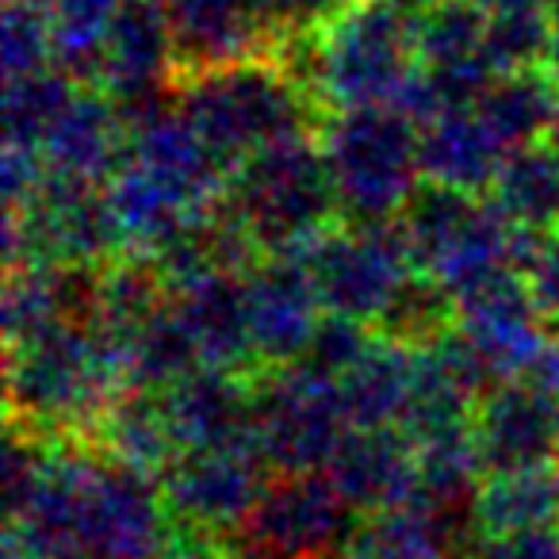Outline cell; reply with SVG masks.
Masks as SVG:
<instances>
[{"label":"cell","mask_w":559,"mask_h":559,"mask_svg":"<svg viewBox=\"0 0 559 559\" xmlns=\"http://www.w3.org/2000/svg\"><path fill=\"white\" fill-rule=\"evenodd\" d=\"M326 479L360 513H383L414 498L418 460L399 426H353L326 464Z\"/></svg>","instance_id":"obj_20"},{"label":"cell","mask_w":559,"mask_h":559,"mask_svg":"<svg viewBox=\"0 0 559 559\" xmlns=\"http://www.w3.org/2000/svg\"><path fill=\"white\" fill-rule=\"evenodd\" d=\"M127 162L165 185L192 207H215L230 180V165L203 142V134L185 119L177 104L131 123Z\"/></svg>","instance_id":"obj_17"},{"label":"cell","mask_w":559,"mask_h":559,"mask_svg":"<svg viewBox=\"0 0 559 559\" xmlns=\"http://www.w3.org/2000/svg\"><path fill=\"white\" fill-rule=\"evenodd\" d=\"M269 460L253 441L215 444L180 452L162 472V490L177 525L215 536L223 528L246 525L269 487Z\"/></svg>","instance_id":"obj_14"},{"label":"cell","mask_w":559,"mask_h":559,"mask_svg":"<svg viewBox=\"0 0 559 559\" xmlns=\"http://www.w3.org/2000/svg\"><path fill=\"white\" fill-rule=\"evenodd\" d=\"M525 276H528V288H533L536 307H540L544 322H548V330L559 334V226L536 238Z\"/></svg>","instance_id":"obj_35"},{"label":"cell","mask_w":559,"mask_h":559,"mask_svg":"<svg viewBox=\"0 0 559 559\" xmlns=\"http://www.w3.org/2000/svg\"><path fill=\"white\" fill-rule=\"evenodd\" d=\"M353 4H360V0H269V16L280 43H284L288 35L319 32L322 24L349 12Z\"/></svg>","instance_id":"obj_36"},{"label":"cell","mask_w":559,"mask_h":559,"mask_svg":"<svg viewBox=\"0 0 559 559\" xmlns=\"http://www.w3.org/2000/svg\"><path fill=\"white\" fill-rule=\"evenodd\" d=\"M200 353L188 334L185 319L177 314L173 299H165L162 311L139 330V337L131 342L123 360V380L134 391H165L177 380H185L188 372H195Z\"/></svg>","instance_id":"obj_29"},{"label":"cell","mask_w":559,"mask_h":559,"mask_svg":"<svg viewBox=\"0 0 559 559\" xmlns=\"http://www.w3.org/2000/svg\"><path fill=\"white\" fill-rule=\"evenodd\" d=\"M119 4L123 0H47L50 27H55L58 70L73 73L85 85H96L104 43H108Z\"/></svg>","instance_id":"obj_31"},{"label":"cell","mask_w":559,"mask_h":559,"mask_svg":"<svg viewBox=\"0 0 559 559\" xmlns=\"http://www.w3.org/2000/svg\"><path fill=\"white\" fill-rule=\"evenodd\" d=\"M177 27L185 70L234 62V58L276 50L269 0H165Z\"/></svg>","instance_id":"obj_22"},{"label":"cell","mask_w":559,"mask_h":559,"mask_svg":"<svg viewBox=\"0 0 559 559\" xmlns=\"http://www.w3.org/2000/svg\"><path fill=\"white\" fill-rule=\"evenodd\" d=\"M395 223L418 272L449 296L498 269H528L536 249V234L513 226L490 195L429 180H421Z\"/></svg>","instance_id":"obj_7"},{"label":"cell","mask_w":559,"mask_h":559,"mask_svg":"<svg viewBox=\"0 0 559 559\" xmlns=\"http://www.w3.org/2000/svg\"><path fill=\"white\" fill-rule=\"evenodd\" d=\"M472 437L483 472H525L559 464V403L533 380L495 383L479 395L472 414Z\"/></svg>","instance_id":"obj_16"},{"label":"cell","mask_w":559,"mask_h":559,"mask_svg":"<svg viewBox=\"0 0 559 559\" xmlns=\"http://www.w3.org/2000/svg\"><path fill=\"white\" fill-rule=\"evenodd\" d=\"M376 326L357 319H345V314H322L319 330H314L311 345L304 353V365H311L314 372L330 376V380H342L360 357L372 345Z\"/></svg>","instance_id":"obj_34"},{"label":"cell","mask_w":559,"mask_h":559,"mask_svg":"<svg viewBox=\"0 0 559 559\" xmlns=\"http://www.w3.org/2000/svg\"><path fill=\"white\" fill-rule=\"evenodd\" d=\"M173 104L230 169L272 142L314 134L322 123V108L276 50L185 70Z\"/></svg>","instance_id":"obj_2"},{"label":"cell","mask_w":559,"mask_h":559,"mask_svg":"<svg viewBox=\"0 0 559 559\" xmlns=\"http://www.w3.org/2000/svg\"><path fill=\"white\" fill-rule=\"evenodd\" d=\"M0 62H4V78L9 81L58 66L47 0H4V16H0Z\"/></svg>","instance_id":"obj_32"},{"label":"cell","mask_w":559,"mask_h":559,"mask_svg":"<svg viewBox=\"0 0 559 559\" xmlns=\"http://www.w3.org/2000/svg\"><path fill=\"white\" fill-rule=\"evenodd\" d=\"M353 429L337 380L296 360L253 380V444L276 475L326 472Z\"/></svg>","instance_id":"obj_8"},{"label":"cell","mask_w":559,"mask_h":559,"mask_svg":"<svg viewBox=\"0 0 559 559\" xmlns=\"http://www.w3.org/2000/svg\"><path fill=\"white\" fill-rule=\"evenodd\" d=\"M4 249L12 264H55L96 272L127 257L111 215L108 188L50 173L39 192L4 215Z\"/></svg>","instance_id":"obj_9"},{"label":"cell","mask_w":559,"mask_h":559,"mask_svg":"<svg viewBox=\"0 0 559 559\" xmlns=\"http://www.w3.org/2000/svg\"><path fill=\"white\" fill-rule=\"evenodd\" d=\"M383 4H391L395 12H403V16H418V12H426V9H433L437 0H383Z\"/></svg>","instance_id":"obj_41"},{"label":"cell","mask_w":559,"mask_h":559,"mask_svg":"<svg viewBox=\"0 0 559 559\" xmlns=\"http://www.w3.org/2000/svg\"><path fill=\"white\" fill-rule=\"evenodd\" d=\"M169 299L192 334L203 368H226V372L257 368L246 272H211L185 288H173Z\"/></svg>","instance_id":"obj_21"},{"label":"cell","mask_w":559,"mask_h":559,"mask_svg":"<svg viewBox=\"0 0 559 559\" xmlns=\"http://www.w3.org/2000/svg\"><path fill=\"white\" fill-rule=\"evenodd\" d=\"M490 200L513 226L528 234H548L559 226V146L551 139L528 142L506 154Z\"/></svg>","instance_id":"obj_26"},{"label":"cell","mask_w":559,"mask_h":559,"mask_svg":"<svg viewBox=\"0 0 559 559\" xmlns=\"http://www.w3.org/2000/svg\"><path fill=\"white\" fill-rule=\"evenodd\" d=\"M50 177L47 162L32 146H9L4 142V165H0V185H4V207H24L39 185Z\"/></svg>","instance_id":"obj_37"},{"label":"cell","mask_w":559,"mask_h":559,"mask_svg":"<svg viewBox=\"0 0 559 559\" xmlns=\"http://www.w3.org/2000/svg\"><path fill=\"white\" fill-rule=\"evenodd\" d=\"M249 330H253L257 368H284L304 360L322 307L304 253H261L246 269Z\"/></svg>","instance_id":"obj_15"},{"label":"cell","mask_w":559,"mask_h":559,"mask_svg":"<svg viewBox=\"0 0 559 559\" xmlns=\"http://www.w3.org/2000/svg\"><path fill=\"white\" fill-rule=\"evenodd\" d=\"M551 43V9L513 12V16H490L487 55L498 73L544 66Z\"/></svg>","instance_id":"obj_33"},{"label":"cell","mask_w":559,"mask_h":559,"mask_svg":"<svg viewBox=\"0 0 559 559\" xmlns=\"http://www.w3.org/2000/svg\"><path fill=\"white\" fill-rule=\"evenodd\" d=\"M467 559H559V525L528 533L483 536Z\"/></svg>","instance_id":"obj_38"},{"label":"cell","mask_w":559,"mask_h":559,"mask_svg":"<svg viewBox=\"0 0 559 559\" xmlns=\"http://www.w3.org/2000/svg\"><path fill=\"white\" fill-rule=\"evenodd\" d=\"M127 150H131V123L119 111V104L100 85L81 81L43 139L39 154L58 177L108 185L123 169Z\"/></svg>","instance_id":"obj_18"},{"label":"cell","mask_w":559,"mask_h":559,"mask_svg":"<svg viewBox=\"0 0 559 559\" xmlns=\"http://www.w3.org/2000/svg\"><path fill=\"white\" fill-rule=\"evenodd\" d=\"M414 388V342L376 330L365 357L337 380L353 426H403Z\"/></svg>","instance_id":"obj_24"},{"label":"cell","mask_w":559,"mask_h":559,"mask_svg":"<svg viewBox=\"0 0 559 559\" xmlns=\"http://www.w3.org/2000/svg\"><path fill=\"white\" fill-rule=\"evenodd\" d=\"M276 55L314 96L322 116L368 104H399L418 70L411 16L383 0H360L319 32L288 35Z\"/></svg>","instance_id":"obj_3"},{"label":"cell","mask_w":559,"mask_h":559,"mask_svg":"<svg viewBox=\"0 0 559 559\" xmlns=\"http://www.w3.org/2000/svg\"><path fill=\"white\" fill-rule=\"evenodd\" d=\"M185 73L177 27L165 0H123L104 43L96 85L119 104L127 123L173 104Z\"/></svg>","instance_id":"obj_11"},{"label":"cell","mask_w":559,"mask_h":559,"mask_svg":"<svg viewBox=\"0 0 559 559\" xmlns=\"http://www.w3.org/2000/svg\"><path fill=\"white\" fill-rule=\"evenodd\" d=\"M78 85L81 81L58 66L27 73V78H12L4 85V142L39 150L70 96L78 93Z\"/></svg>","instance_id":"obj_30"},{"label":"cell","mask_w":559,"mask_h":559,"mask_svg":"<svg viewBox=\"0 0 559 559\" xmlns=\"http://www.w3.org/2000/svg\"><path fill=\"white\" fill-rule=\"evenodd\" d=\"M475 521H479L483 536L559 525V472L556 467H525V472L487 475L475 495Z\"/></svg>","instance_id":"obj_27"},{"label":"cell","mask_w":559,"mask_h":559,"mask_svg":"<svg viewBox=\"0 0 559 559\" xmlns=\"http://www.w3.org/2000/svg\"><path fill=\"white\" fill-rule=\"evenodd\" d=\"M9 521L35 559H169L177 540L162 475L55 444L35 495Z\"/></svg>","instance_id":"obj_1"},{"label":"cell","mask_w":559,"mask_h":559,"mask_svg":"<svg viewBox=\"0 0 559 559\" xmlns=\"http://www.w3.org/2000/svg\"><path fill=\"white\" fill-rule=\"evenodd\" d=\"M506 154L510 150L475 104L444 108L421 123V177L429 185L487 195Z\"/></svg>","instance_id":"obj_23"},{"label":"cell","mask_w":559,"mask_h":559,"mask_svg":"<svg viewBox=\"0 0 559 559\" xmlns=\"http://www.w3.org/2000/svg\"><path fill=\"white\" fill-rule=\"evenodd\" d=\"M157 399L180 452L253 441V383L246 372L195 368L173 388L157 391Z\"/></svg>","instance_id":"obj_19"},{"label":"cell","mask_w":559,"mask_h":559,"mask_svg":"<svg viewBox=\"0 0 559 559\" xmlns=\"http://www.w3.org/2000/svg\"><path fill=\"white\" fill-rule=\"evenodd\" d=\"M475 108L483 111V119L502 139L506 150L544 142L559 123V81L548 73V66L495 73Z\"/></svg>","instance_id":"obj_25"},{"label":"cell","mask_w":559,"mask_h":559,"mask_svg":"<svg viewBox=\"0 0 559 559\" xmlns=\"http://www.w3.org/2000/svg\"><path fill=\"white\" fill-rule=\"evenodd\" d=\"M487 16H513V12H536L551 9V0H475Z\"/></svg>","instance_id":"obj_40"},{"label":"cell","mask_w":559,"mask_h":559,"mask_svg":"<svg viewBox=\"0 0 559 559\" xmlns=\"http://www.w3.org/2000/svg\"><path fill=\"white\" fill-rule=\"evenodd\" d=\"M304 257L322 307L376 330L418 276L399 223H337Z\"/></svg>","instance_id":"obj_10"},{"label":"cell","mask_w":559,"mask_h":559,"mask_svg":"<svg viewBox=\"0 0 559 559\" xmlns=\"http://www.w3.org/2000/svg\"><path fill=\"white\" fill-rule=\"evenodd\" d=\"M551 16H556V20H559V0H551Z\"/></svg>","instance_id":"obj_43"},{"label":"cell","mask_w":559,"mask_h":559,"mask_svg":"<svg viewBox=\"0 0 559 559\" xmlns=\"http://www.w3.org/2000/svg\"><path fill=\"white\" fill-rule=\"evenodd\" d=\"M223 559H284V556H272V551H264V548H257V544H241V548H234L230 556H223Z\"/></svg>","instance_id":"obj_42"},{"label":"cell","mask_w":559,"mask_h":559,"mask_svg":"<svg viewBox=\"0 0 559 559\" xmlns=\"http://www.w3.org/2000/svg\"><path fill=\"white\" fill-rule=\"evenodd\" d=\"M218 207L257 253H307L342 223L319 131L272 142L234 165Z\"/></svg>","instance_id":"obj_4"},{"label":"cell","mask_w":559,"mask_h":559,"mask_svg":"<svg viewBox=\"0 0 559 559\" xmlns=\"http://www.w3.org/2000/svg\"><path fill=\"white\" fill-rule=\"evenodd\" d=\"M525 380H533L544 395H551L559 403V334L548 337V345L540 349V357H536L533 372H528Z\"/></svg>","instance_id":"obj_39"},{"label":"cell","mask_w":559,"mask_h":559,"mask_svg":"<svg viewBox=\"0 0 559 559\" xmlns=\"http://www.w3.org/2000/svg\"><path fill=\"white\" fill-rule=\"evenodd\" d=\"M319 146L342 223H395L421 188V123L399 104L330 111Z\"/></svg>","instance_id":"obj_6"},{"label":"cell","mask_w":559,"mask_h":559,"mask_svg":"<svg viewBox=\"0 0 559 559\" xmlns=\"http://www.w3.org/2000/svg\"><path fill=\"white\" fill-rule=\"evenodd\" d=\"M452 326L472 345L495 383L525 380L551 330L528 288L525 269H498L452 296Z\"/></svg>","instance_id":"obj_12"},{"label":"cell","mask_w":559,"mask_h":559,"mask_svg":"<svg viewBox=\"0 0 559 559\" xmlns=\"http://www.w3.org/2000/svg\"><path fill=\"white\" fill-rule=\"evenodd\" d=\"M360 525V510L345 502L326 472H311L272 479L241 533L284 559H345Z\"/></svg>","instance_id":"obj_13"},{"label":"cell","mask_w":559,"mask_h":559,"mask_svg":"<svg viewBox=\"0 0 559 559\" xmlns=\"http://www.w3.org/2000/svg\"><path fill=\"white\" fill-rule=\"evenodd\" d=\"M96 437H100V449L108 452V456L123 460V464H131V467H142V472H154V475H162L165 467L180 456L157 391L127 388L100 418Z\"/></svg>","instance_id":"obj_28"},{"label":"cell","mask_w":559,"mask_h":559,"mask_svg":"<svg viewBox=\"0 0 559 559\" xmlns=\"http://www.w3.org/2000/svg\"><path fill=\"white\" fill-rule=\"evenodd\" d=\"M127 391L88 322L70 319L27 342L9 345V411L35 437H62L100 426L108 406Z\"/></svg>","instance_id":"obj_5"},{"label":"cell","mask_w":559,"mask_h":559,"mask_svg":"<svg viewBox=\"0 0 559 559\" xmlns=\"http://www.w3.org/2000/svg\"><path fill=\"white\" fill-rule=\"evenodd\" d=\"M551 142H556V146H559V123H556V131H551Z\"/></svg>","instance_id":"obj_44"}]
</instances>
